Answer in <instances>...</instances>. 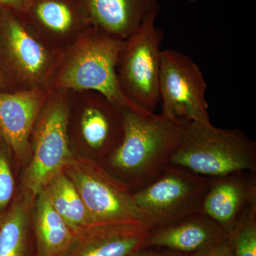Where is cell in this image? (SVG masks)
Wrapping results in <instances>:
<instances>
[{
	"mask_svg": "<svg viewBox=\"0 0 256 256\" xmlns=\"http://www.w3.org/2000/svg\"><path fill=\"white\" fill-rule=\"evenodd\" d=\"M120 109L124 138L106 164H101L134 193L162 174L190 122L162 112L150 114L128 106Z\"/></svg>",
	"mask_w": 256,
	"mask_h": 256,
	"instance_id": "cell-1",
	"label": "cell"
},
{
	"mask_svg": "<svg viewBox=\"0 0 256 256\" xmlns=\"http://www.w3.org/2000/svg\"><path fill=\"white\" fill-rule=\"evenodd\" d=\"M124 44L97 26H89L57 56L48 90H94L120 107L140 110L126 98L118 82L116 66Z\"/></svg>",
	"mask_w": 256,
	"mask_h": 256,
	"instance_id": "cell-2",
	"label": "cell"
},
{
	"mask_svg": "<svg viewBox=\"0 0 256 256\" xmlns=\"http://www.w3.org/2000/svg\"><path fill=\"white\" fill-rule=\"evenodd\" d=\"M170 164L210 178L256 172V144L239 130L190 122Z\"/></svg>",
	"mask_w": 256,
	"mask_h": 256,
	"instance_id": "cell-3",
	"label": "cell"
},
{
	"mask_svg": "<svg viewBox=\"0 0 256 256\" xmlns=\"http://www.w3.org/2000/svg\"><path fill=\"white\" fill-rule=\"evenodd\" d=\"M98 226L136 225L153 228L127 185L90 156H74L64 169Z\"/></svg>",
	"mask_w": 256,
	"mask_h": 256,
	"instance_id": "cell-4",
	"label": "cell"
},
{
	"mask_svg": "<svg viewBox=\"0 0 256 256\" xmlns=\"http://www.w3.org/2000/svg\"><path fill=\"white\" fill-rule=\"evenodd\" d=\"M156 4L140 28L124 40L116 66L120 88L140 110L154 114L160 102L159 79L162 30L156 25Z\"/></svg>",
	"mask_w": 256,
	"mask_h": 256,
	"instance_id": "cell-5",
	"label": "cell"
},
{
	"mask_svg": "<svg viewBox=\"0 0 256 256\" xmlns=\"http://www.w3.org/2000/svg\"><path fill=\"white\" fill-rule=\"evenodd\" d=\"M57 56L34 36L18 13L0 6V72L8 92L48 89Z\"/></svg>",
	"mask_w": 256,
	"mask_h": 256,
	"instance_id": "cell-6",
	"label": "cell"
},
{
	"mask_svg": "<svg viewBox=\"0 0 256 256\" xmlns=\"http://www.w3.org/2000/svg\"><path fill=\"white\" fill-rule=\"evenodd\" d=\"M68 98L69 92L50 90L32 130L33 154L24 186L35 198L74 158L68 136Z\"/></svg>",
	"mask_w": 256,
	"mask_h": 256,
	"instance_id": "cell-7",
	"label": "cell"
},
{
	"mask_svg": "<svg viewBox=\"0 0 256 256\" xmlns=\"http://www.w3.org/2000/svg\"><path fill=\"white\" fill-rule=\"evenodd\" d=\"M210 182V178L169 164L159 178L133 196L153 228H159L200 213Z\"/></svg>",
	"mask_w": 256,
	"mask_h": 256,
	"instance_id": "cell-8",
	"label": "cell"
},
{
	"mask_svg": "<svg viewBox=\"0 0 256 256\" xmlns=\"http://www.w3.org/2000/svg\"><path fill=\"white\" fill-rule=\"evenodd\" d=\"M206 87L202 70L191 57L176 50H162L159 96L163 114L172 118L210 124Z\"/></svg>",
	"mask_w": 256,
	"mask_h": 256,
	"instance_id": "cell-9",
	"label": "cell"
},
{
	"mask_svg": "<svg viewBox=\"0 0 256 256\" xmlns=\"http://www.w3.org/2000/svg\"><path fill=\"white\" fill-rule=\"evenodd\" d=\"M18 14L34 36L56 55L92 25L82 0H26Z\"/></svg>",
	"mask_w": 256,
	"mask_h": 256,
	"instance_id": "cell-10",
	"label": "cell"
},
{
	"mask_svg": "<svg viewBox=\"0 0 256 256\" xmlns=\"http://www.w3.org/2000/svg\"><path fill=\"white\" fill-rule=\"evenodd\" d=\"M69 122L76 126L84 146L108 158L118 148L124 136L120 107L94 90L69 92Z\"/></svg>",
	"mask_w": 256,
	"mask_h": 256,
	"instance_id": "cell-11",
	"label": "cell"
},
{
	"mask_svg": "<svg viewBox=\"0 0 256 256\" xmlns=\"http://www.w3.org/2000/svg\"><path fill=\"white\" fill-rule=\"evenodd\" d=\"M256 208V172L240 171L210 178L200 213L218 224L228 236Z\"/></svg>",
	"mask_w": 256,
	"mask_h": 256,
	"instance_id": "cell-12",
	"label": "cell"
},
{
	"mask_svg": "<svg viewBox=\"0 0 256 256\" xmlns=\"http://www.w3.org/2000/svg\"><path fill=\"white\" fill-rule=\"evenodd\" d=\"M48 94V89L0 90V136L20 159L28 156L32 130Z\"/></svg>",
	"mask_w": 256,
	"mask_h": 256,
	"instance_id": "cell-13",
	"label": "cell"
},
{
	"mask_svg": "<svg viewBox=\"0 0 256 256\" xmlns=\"http://www.w3.org/2000/svg\"><path fill=\"white\" fill-rule=\"evenodd\" d=\"M227 239V234L214 220L196 213L166 226L151 228L142 248H164L190 256Z\"/></svg>",
	"mask_w": 256,
	"mask_h": 256,
	"instance_id": "cell-14",
	"label": "cell"
},
{
	"mask_svg": "<svg viewBox=\"0 0 256 256\" xmlns=\"http://www.w3.org/2000/svg\"><path fill=\"white\" fill-rule=\"evenodd\" d=\"M150 229L136 225L92 227L77 236L66 256H131L142 248Z\"/></svg>",
	"mask_w": 256,
	"mask_h": 256,
	"instance_id": "cell-15",
	"label": "cell"
},
{
	"mask_svg": "<svg viewBox=\"0 0 256 256\" xmlns=\"http://www.w3.org/2000/svg\"><path fill=\"white\" fill-rule=\"evenodd\" d=\"M90 23L118 40H127L142 24L156 0H82Z\"/></svg>",
	"mask_w": 256,
	"mask_h": 256,
	"instance_id": "cell-16",
	"label": "cell"
},
{
	"mask_svg": "<svg viewBox=\"0 0 256 256\" xmlns=\"http://www.w3.org/2000/svg\"><path fill=\"white\" fill-rule=\"evenodd\" d=\"M33 233L36 256H66L76 239L54 208L44 190L35 198Z\"/></svg>",
	"mask_w": 256,
	"mask_h": 256,
	"instance_id": "cell-17",
	"label": "cell"
},
{
	"mask_svg": "<svg viewBox=\"0 0 256 256\" xmlns=\"http://www.w3.org/2000/svg\"><path fill=\"white\" fill-rule=\"evenodd\" d=\"M35 197L25 192L0 222V256H36L34 233H30V210Z\"/></svg>",
	"mask_w": 256,
	"mask_h": 256,
	"instance_id": "cell-18",
	"label": "cell"
},
{
	"mask_svg": "<svg viewBox=\"0 0 256 256\" xmlns=\"http://www.w3.org/2000/svg\"><path fill=\"white\" fill-rule=\"evenodd\" d=\"M44 190L54 208L76 236L98 226L89 213L73 182L64 171L56 175Z\"/></svg>",
	"mask_w": 256,
	"mask_h": 256,
	"instance_id": "cell-19",
	"label": "cell"
},
{
	"mask_svg": "<svg viewBox=\"0 0 256 256\" xmlns=\"http://www.w3.org/2000/svg\"><path fill=\"white\" fill-rule=\"evenodd\" d=\"M228 240L233 256H256V208L239 222Z\"/></svg>",
	"mask_w": 256,
	"mask_h": 256,
	"instance_id": "cell-20",
	"label": "cell"
},
{
	"mask_svg": "<svg viewBox=\"0 0 256 256\" xmlns=\"http://www.w3.org/2000/svg\"><path fill=\"white\" fill-rule=\"evenodd\" d=\"M14 181L9 161L0 149V214L9 204L14 194Z\"/></svg>",
	"mask_w": 256,
	"mask_h": 256,
	"instance_id": "cell-21",
	"label": "cell"
},
{
	"mask_svg": "<svg viewBox=\"0 0 256 256\" xmlns=\"http://www.w3.org/2000/svg\"><path fill=\"white\" fill-rule=\"evenodd\" d=\"M190 256H233L232 245L228 239L206 248L198 250Z\"/></svg>",
	"mask_w": 256,
	"mask_h": 256,
	"instance_id": "cell-22",
	"label": "cell"
},
{
	"mask_svg": "<svg viewBox=\"0 0 256 256\" xmlns=\"http://www.w3.org/2000/svg\"><path fill=\"white\" fill-rule=\"evenodd\" d=\"M131 256H190L173 252L164 248H141Z\"/></svg>",
	"mask_w": 256,
	"mask_h": 256,
	"instance_id": "cell-23",
	"label": "cell"
},
{
	"mask_svg": "<svg viewBox=\"0 0 256 256\" xmlns=\"http://www.w3.org/2000/svg\"><path fill=\"white\" fill-rule=\"evenodd\" d=\"M26 2V0H0V6L18 13L23 10Z\"/></svg>",
	"mask_w": 256,
	"mask_h": 256,
	"instance_id": "cell-24",
	"label": "cell"
},
{
	"mask_svg": "<svg viewBox=\"0 0 256 256\" xmlns=\"http://www.w3.org/2000/svg\"><path fill=\"white\" fill-rule=\"evenodd\" d=\"M0 90L8 92V88L6 86V84H5L4 78H3L1 72H0Z\"/></svg>",
	"mask_w": 256,
	"mask_h": 256,
	"instance_id": "cell-25",
	"label": "cell"
},
{
	"mask_svg": "<svg viewBox=\"0 0 256 256\" xmlns=\"http://www.w3.org/2000/svg\"><path fill=\"white\" fill-rule=\"evenodd\" d=\"M188 1L191 2H194L196 0H188Z\"/></svg>",
	"mask_w": 256,
	"mask_h": 256,
	"instance_id": "cell-26",
	"label": "cell"
}]
</instances>
